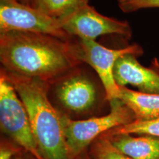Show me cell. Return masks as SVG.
<instances>
[{"mask_svg":"<svg viewBox=\"0 0 159 159\" xmlns=\"http://www.w3.org/2000/svg\"><path fill=\"white\" fill-rule=\"evenodd\" d=\"M91 156L93 159H133L117 150L105 135L91 144Z\"/></svg>","mask_w":159,"mask_h":159,"instance_id":"cell-14","label":"cell"},{"mask_svg":"<svg viewBox=\"0 0 159 159\" xmlns=\"http://www.w3.org/2000/svg\"><path fill=\"white\" fill-rule=\"evenodd\" d=\"M25 105L35 142L43 159H73L66 144L61 114L51 102L49 83L2 68Z\"/></svg>","mask_w":159,"mask_h":159,"instance_id":"cell-2","label":"cell"},{"mask_svg":"<svg viewBox=\"0 0 159 159\" xmlns=\"http://www.w3.org/2000/svg\"><path fill=\"white\" fill-rule=\"evenodd\" d=\"M60 21L69 35L78 39L96 41L99 37L115 35L128 41L133 35L128 21L101 14L89 4L80 7Z\"/></svg>","mask_w":159,"mask_h":159,"instance_id":"cell-8","label":"cell"},{"mask_svg":"<svg viewBox=\"0 0 159 159\" xmlns=\"http://www.w3.org/2000/svg\"><path fill=\"white\" fill-rule=\"evenodd\" d=\"M137 57L127 54L117 60L114 70L116 84L119 87L130 85L140 92L159 94V69L144 66Z\"/></svg>","mask_w":159,"mask_h":159,"instance_id":"cell-9","label":"cell"},{"mask_svg":"<svg viewBox=\"0 0 159 159\" xmlns=\"http://www.w3.org/2000/svg\"><path fill=\"white\" fill-rule=\"evenodd\" d=\"M77 159H93V158H91V156H89V155L85 154L84 152V153H83L81 156H80Z\"/></svg>","mask_w":159,"mask_h":159,"instance_id":"cell-18","label":"cell"},{"mask_svg":"<svg viewBox=\"0 0 159 159\" xmlns=\"http://www.w3.org/2000/svg\"><path fill=\"white\" fill-rule=\"evenodd\" d=\"M75 56L80 62L91 67L104 87L106 99L109 101L119 98L120 88L114 79V70L117 60L123 55L133 54L137 57L144 53L137 43L119 49L107 48L94 40L73 39Z\"/></svg>","mask_w":159,"mask_h":159,"instance_id":"cell-6","label":"cell"},{"mask_svg":"<svg viewBox=\"0 0 159 159\" xmlns=\"http://www.w3.org/2000/svg\"><path fill=\"white\" fill-rule=\"evenodd\" d=\"M21 3L25 4L27 5H32V2H33V0H20Z\"/></svg>","mask_w":159,"mask_h":159,"instance_id":"cell-19","label":"cell"},{"mask_svg":"<svg viewBox=\"0 0 159 159\" xmlns=\"http://www.w3.org/2000/svg\"><path fill=\"white\" fill-rule=\"evenodd\" d=\"M0 1H20V0H0Z\"/></svg>","mask_w":159,"mask_h":159,"instance_id":"cell-20","label":"cell"},{"mask_svg":"<svg viewBox=\"0 0 159 159\" xmlns=\"http://www.w3.org/2000/svg\"><path fill=\"white\" fill-rule=\"evenodd\" d=\"M82 65L49 83V95L66 115L89 114L98 108L102 99L107 100L102 83L97 82Z\"/></svg>","mask_w":159,"mask_h":159,"instance_id":"cell-3","label":"cell"},{"mask_svg":"<svg viewBox=\"0 0 159 159\" xmlns=\"http://www.w3.org/2000/svg\"><path fill=\"white\" fill-rule=\"evenodd\" d=\"M103 135L125 156L133 159H159V137L150 135Z\"/></svg>","mask_w":159,"mask_h":159,"instance_id":"cell-10","label":"cell"},{"mask_svg":"<svg viewBox=\"0 0 159 159\" xmlns=\"http://www.w3.org/2000/svg\"><path fill=\"white\" fill-rule=\"evenodd\" d=\"M21 149L11 142L2 141L0 147V159H13V156Z\"/></svg>","mask_w":159,"mask_h":159,"instance_id":"cell-16","label":"cell"},{"mask_svg":"<svg viewBox=\"0 0 159 159\" xmlns=\"http://www.w3.org/2000/svg\"><path fill=\"white\" fill-rule=\"evenodd\" d=\"M72 41L28 32L0 33L2 68L51 83L82 63L75 56Z\"/></svg>","mask_w":159,"mask_h":159,"instance_id":"cell-1","label":"cell"},{"mask_svg":"<svg viewBox=\"0 0 159 159\" xmlns=\"http://www.w3.org/2000/svg\"><path fill=\"white\" fill-rule=\"evenodd\" d=\"M8 31L41 33L63 40L74 39L63 29L60 20L32 5L20 1H0V33Z\"/></svg>","mask_w":159,"mask_h":159,"instance_id":"cell-7","label":"cell"},{"mask_svg":"<svg viewBox=\"0 0 159 159\" xmlns=\"http://www.w3.org/2000/svg\"><path fill=\"white\" fill-rule=\"evenodd\" d=\"M117 5L123 13H130L143 9L159 8V0H117Z\"/></svg>","mask_w":159,"mask_h":159,"instance_id":"cell-15","label":"cell"},{"mask_svg":"<svg viewBox=\"0 0 159 159\" xmlns=\"http://www.w3.org/2000/svg\"><path fill=\"white\" fill-rule=\"evenodd\" d=\"M89 2V0H33L32 6L53 19L61 20Z\"/></svg>","mask_w":159,"mask_h":159,"instance_id":"cell-12","label":"cell"},{"mask_svg":"<svg viewBox=\"0 0 159 159\" xmlns=\"http://www.w3.org/2000/svg\"><path fill=\"white\" fill-rule=\"evenodd\" d=\"M108 102V114L89 119H73L60 111L66 144L73 159L84 153L88 147L99 136L136 119L134 112L120 99H114Z\"/></svg>","mask_w":159,"mask_h":159,"instance_id":"cell-4","label":"cell"},{"mask_svg":"<svg viewBox=\"0 0 159 159\" xmlns=\"http://www.w3.org/2000/svg\"><path fill=\"white\" fill-rule=\"evenodd\" d=\"M105 134H133L150 135L159 137V116L148 120H137L129 124L117 127L108 131Z\"/></svg>","mask_w":159,"mask_h":159,"instance_id":"cell-13","label":"cell"},{"mask_svg":"<svg viewBox=\"0 0 159 159\" xmlns=\"http://www.w3.org/2000/svg\"><path fill=\"white\" fill-rule=\"evenodd\" d=\"M0 126L16 146L34 159H43L35 142L25 105L8 77L0 73Z\"/></svg>","mask_w":159,"mask_h":159,"instance_id":"cell-5","label":"cell"},{"mask_svg":"<svg viewBox=\"0 0 159 159\" xmlns=\"http://www.w3.org/2000/svg\"><path fill=\"white\" fill-rule=\"evenodd\" d=\"M13 159H34L30 155L27 153L24 150H20L19 152H17L16 154L13 156Z\"/></svg>","mask_w":159,"mask_h":159,"instance_id":"cell-17","label":"cell"},{"mask_svg":"<svg viewBox=\"0 0 159 159\" xmlns=\"http://www.w3.org/2000/svg\"><path fill=\"white\" fill-rule=\"evenodd\" d=\"M119 99L134 112L137 120H148L159 116V94H147L119 87Z\"/></svg>","mask_w":159,"mask_h":159,"instance_id":"cell-11","label":"cell"}]
</instances>
